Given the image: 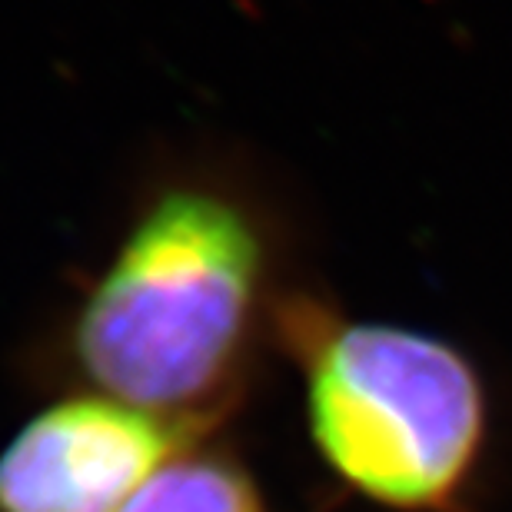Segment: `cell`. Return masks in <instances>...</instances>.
<instances>
[{
  "mask_svg": "<svg viewBox=\"0 0 512 512\" xmlns=\"http://www.w3.org/2000/svg\"><path fill=\"white\" fill-rule=\"evenodd\" d=\"M260 270V240L237 203L163 193L77 316L80 370L190 436L223 413L240 376Z\"/></svg>",
  "mask_w": 512,
  "mask_h": 512,
  "instance_id": "obj_1",
  "label": "cell"
},
{
  "mask_svg": "<svg viewBox=\"0 0 512 512\" xmlns=\"http://www.w3.org/2000/svg\"><path fill=\"white\" fill-rule=\"evenodd\" d=\"M310 426L346 483L389 506L453 493L483 433L473 370L396 326H343L310 356Z\"/></svg>",
  "mask_w": 512,
  "mask_h": 512,
  "instance_id": "obj_2",
  "label": "cell"
},
{
  "mask_svg": "<svg viewBox=\"0 0 512 512\" xmlns=\"http://www.w3.org/2000/svg\"><path fill=\"white\" fill-rule=\"evenodd\" d=\"M187 433L120 399H67L0 456V512H120Z\"/></svg>",
  "mask_w": 512,
  "mask_h": 512,
  "instance_id": "obj_3",
  "label": "cell"
},
{
  "mask_svg": "<svg viewBox=\"0 0 512 512\" xmlns=\"http://www.w3.org/2000/svg\"><path fill=\"white\" fill-rule=\"evenodd\" d=\"M120 512H266L247 473L223 456H170Z\"/></svg>",
  "mask_w": 512,
  "mask_h": 512,
  "instance_id": "obj_4",
  "label": "cell"
}]
</instances>
